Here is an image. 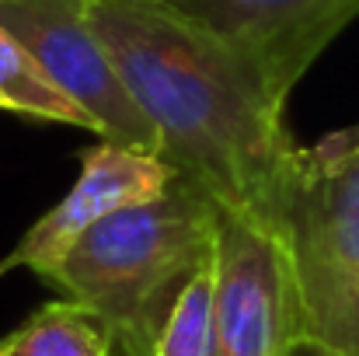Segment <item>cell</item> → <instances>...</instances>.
<instances>
[{"label": "cell", "mask_w": 359, "mask_h": 356, "mask_svg": "<svg viewBox=\"0 0 359 356\" xmlns=\"http://www.w3.org/2000/svg\"><path fill=\"white\" fill-rule=\"evenodd\" d=\"M300 336V304L283 241L220 206L213 356H286Z\"/></svg>", "instance_id": "cell-5"}, {"label": "cell", "mask_w": 359, "mask_h": 356, "mask_svg": "<svg viewBox=\"0 0 359 356\" xmlns=\"http://www.w3.org/2000/svg\"><path fill=\"white\" fill-rule=\"evenodd\" d=\"M0 25L95 122V136L161 154V136L126 91L116 63L88 21L84 0H0Z\"/></svg>", "instance_id": "cell-4"}, {"label": "cell", "mask_w": 359, "mask_h": 356, "mask_svg": "<svg viewBox=\"0 0 359 356\" xmlns=\"http://www.w3.org/2000/svg\"><path fill=\"white\" fill-rule=\"evenodd\" d=\"M0 109H4V105H0Z\"/></svg>", "instance_id": "cell-12"}, {"label": "cell", "mask_w": 359, "mask_h": 356, "mask_svg": "<svg viewBox=\"0 0 359 356\" xmlns=\"http://www.w3.org/2000/svg\"><path fill=\"white\" fill-rule=\"evenodd\" d=\"M217 224L220 203L175 175L154 199L122 206L77 237L42 279L109 322L116 356H150L178 290L213 251Z\"/></svg>", "instance_id": "cell-2"}, {"label": "cell", "mask_w": 359, "mask_h": 356, "mask_svg": "<svg viewBox=\"0 0 359 356\" xmlns=\"http://www.w3.org/2000/svg\"><path fill=\"white\" fill-rule=\"evenodd\" d=\"M227 42L286 105L314 60L359 18V0H171Z\"/></svg>", "instance_id": "cell-6"}, {"label": "cell", "mask_w": 359, "mask_h": 356, "mask_svg": "<svg viewBox=\"0 0 359 356\" xmlns=\"http://www.w3.org/2000/svg\"><path fill=\"white\" fill-rule=\"evenodd\" d=\"M161 157L227 213L279 237L300 143L251 67L171 0H84Z\"/></svg>", "instance_id": "cell-1"}, {"label": "cell", "mask_w": 359, "mask_h": 356, "mask_svg": "<svg viewBox=\"0 0 359 356\" xmlns=\"http://www.w3.org/2000/svg\"><path fill=\"white\" fill-rule=\"evenodd\" d=\"M0 356H116V336L88 304L60 297L4 336Z\"/></svg>", "instance_id": "cell-8"}, {"label": "cell", "mask_w": 359, "mask_h": 356, "mask_svg": "<svg viewBox=\"0 0 359 356\" xmlns=\"http://www.w3.org/2000/svg\"><path fill=\"white\" fill-rule=\"evenodd\" d=\"M279 241L297 286L300 332L359 356V122L300 147Z\"/></svg>", "instance_id": "cell-3"}, {"label": "cell", "mask_w": 359, "mask_h": 356, "mask_svg": "<svg viewBox=\"0 0 359 356\" xmlns=\"http://www.w3.org/2000/svg\"><path fill=\"white\" fill-rule=\"evenodd\" d=\"M286 356H349V353L332 350V346H325V343H318V339L300 336V339H293V346L286 350Z\"/></svg>", "instance_id": "cell-11"}, {"label": "cell", "mask_w": 359, "mask_h": 356, "mask_svg": "<svg viewBox=\"0 0 359 356\" xmlns=\"http://www.w3.org/2000/svg\"><path fill=\"white\" fill-rule=\"evenodd\" d=\"M175 168L161 154L133 150L112 140L95 143L84 161L74 189L35 220V228L18 241L11 255L0 258V276L11 269H32L39 279L74 248L77 237H84L95 224L119 213L122 206L154 199L175 182Z\"/></svg>", "instance_id": "cell-7"}, {"label": "cell", "mask_w": 359, "mask_h": 356, "mask_svg": "<svg viewBox=\"0 0 359 356\" xmlns=\"http://www.w3.org/2000/svg\"><path fill=\"white\" fill-rule=\"evenodd\" d=\"M217 350V244L178 290L150 356H213Z\"/></svg>", "instance_id": "cell-10"}, {"label": "cell", "mask_w": 359, "mask_h": 356, "mask_svg": "<svg viewBox=\"0 0 359 356\" xmlns=\"http://www.w3.org/2000/svg\"><path fill=\"white\" fill-rule=\"evenodd\" d=\"M0 105L4 112L81 126L95 133V122L46 77V70L32 60V53L4 25H0Z\"/></svg>", "instance_id": "cell-9"}]
</instances>
